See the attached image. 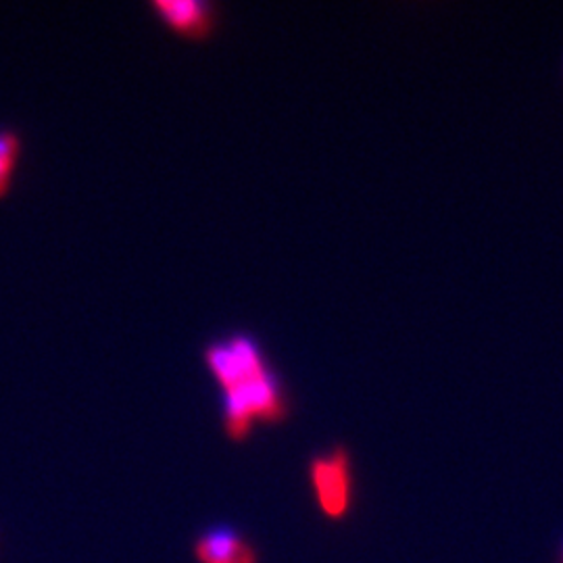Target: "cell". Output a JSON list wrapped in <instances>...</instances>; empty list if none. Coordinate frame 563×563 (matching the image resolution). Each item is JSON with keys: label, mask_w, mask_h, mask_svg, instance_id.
<instances>
[{"label": "cell", "mask_w": 563, "mask_h": 563, "mask_svg": "<svg viewBox=\"0 0 563 563\" xmlns=\"http://www.w3.org/2000/svg\"><path fill=\"white\" fill-rule=\"evenodd\" d=\"M292 402L276 369L223 393V430L228 441L244 443L257 423L278 426L290 418Z\"/></svg>", "instance_id": "1"}, {"label": "cell", "mask_w": 563, "mask_h": 563, "mask_svg": "<svg viewBox=\"0 0 563 563\" xmlns=\"http://www.w3.org/2000/svg\"><path fill=\"white\" fill-rule=\"evenodd\" d=\"M307 476L323 518L328 522H344L355 505V465L351 449L334 444L323 453L311 455Z\"/></svg>", "instance_id": "2"}, {"label": "cell", "mask_w": 563, "mask_h": 563, "mask_svg": "<svg viewBox=\"0 0 563 563\" xmlns=\"http://www.w3.org/2000/svg\"><path fill=\"white\" fill-rule=\"evenodd\" d=\"M202 360L222 393L274 369L262 341L253 332H234L223 341L209 342L202 349Z\"/></svg>", "instance_id": "3"}, {"label": "cell", "mask_w": 563, "mask_h": 563, "mask_svg": "<svg viewBox=\"0 0 563 563\" xmlns=\"http://www.w3.org/2000/svg\"><path fill=\"white\" fill-rule=\"evenodd\" d=\"M151 9L167 30L186 41H209L220 23V7L207 0H155Z\"/></svg>", "instance_id": "4"}, {"label": "cell", "mask_w": 563, "mask_h": 563, "mask_svg": "<svg viewBox=\"0 0 563 563\" xmlns=\"http://www.w3.org/2000/svg\"><path fill=\"white\" fill-rule=\"evenodd\" d=\"M199 563H260V549L234 526H213L195 541Z\"/></svg>", "instance_id": "5"}, {"label": "cell", "mask_w": 563, "mask_h": 563, "mask_svg": "<svg viewBox=\"0 0 563 563\" xmlns=\"http://www.w3.org/2000/svg\"><path fill=\"white\" fill-rule=\"evenodd\" d=\"M21 136L15 130H0V201L9 195L15 167L20 163Z\"/></svg>", "instance_id": "6"}, {"label": "cell", "mask_w": 563, "mask_h": 563, "mask_svg": "<svg viewBox=\"0 0 563 563\" xmlns=\"http://www.w3.org/2000/svg\"><path fill=\"white\" fill-rule=\"evenodd\" d=\"M560 563H563V543H562V551H560Z\"/></svg>", "instance_id": "7"}]
</instances>
